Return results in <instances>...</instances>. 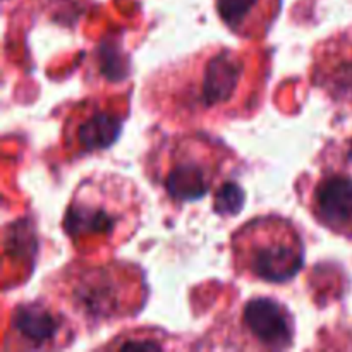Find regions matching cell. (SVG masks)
<instances>
[{"instance_id":"cell-10","label":"cell","mask_w":352,"mask_h":352,"mask_svg":"<svg viewBox=\"0 0 352 352\" xmlns=\"http://www.w3.org/2000/svg\"><path fill=\"white\" fill-rule=\"evenodd\" d=\"M122 119L95 102H85L72 109L65 119L62 136L76 153H89L112 144L119 136Z\"/></svg>"},{"instance_id":"cell-8","label":"cell","mask_w":352,"mask_h":352,"mask_svg":"<svg viewBox=\"0 0 352 352\" xmlns=\"http://www.w3.org/2000/svg\"><path fill=\"white\" fill-rule=\"evenodd\" d=\"M309 78L333 105L352 112V28L315 45Z\"/></svg>"},{"instance_id":"cell-5","label":"cell","mask_w":352,"mask_h":352,"mask_svg":"<svg viewBox=\"0 0 352 352\" xmlns=\"http://www.w3.org/2000/svg\"><path fill=\"white\" fill-rule=\"evenodd\" d=\"M237 275L268 284H285L305 265V241L291 219L270 213L243 223L230 239Z\"/></svg>"},{"instance_id":"cell-2","label":"cell","mask_w":352,"mask_h":352,"mask_svg":"<svg viewBox=\"0 0 352 352\" xmlns=\"http://www.w3.org/2000/svg\"><path fill=\"white\" fill-rule=\"evenodd\" d=\"M48 291L72 320L98 327L140 313L146 302L144 275L133 263H74L65 267Z\"/></svg>"},{"instance_id":"cell-3","label":"cell","mask_w":352,"mask_h":352,"mask_svg":"<svg viewBox=\"0 0 352 352\" xmlns=\"http://www.w3.org/2000/svg\"><path fill=\"white\" fill-rule=\"evenodd\" d=\"M141 196L131 179L116 172H96L82 179L65 210V236L76 250L116 248L140 227Z\"/></svg>"},{"instance_id":"cell-9","label":"cell","mask_w":352,"mask_h":352,"mask_svg":"<svg viewBox=\"0 0 352 352\" xmlns=\"http://www.w3.org/2000/svg\"><path fill=\"white\" fill-rule=\"evenodd\" d=\"M306 208L313 219L337 236L352 239V179L340 172H323L306 189Z\"/></svg>"},{"instance_id":"cell-11","label":"cell","mask_w":352,"mask_h":352,"mask_svg":"<svg viewBox=\"0 0 352 352\" xmlns=\"http://www.w3.org/2000/svg\"><path fill=\"white\" fill-rule=\"evenodd\" d=\"M280 0H217V12L227 28L241 38H261L268 33Z\"/></svg>"},{"instance_id":"cell-4","label":"cell","mask_w":352,"mask_h":352,"mask_svg":"<svg viewBox=\"0 0 352 352\" xmlns=\"http://www.w3.org/2000/svg\"><path fill=\"white\" fill-rule=\"evenodd\" d=\"M153 177L172 201H195L227 184L236 153L206 133H181L168 138L150 160Z\"/></svg>"},{"instance_id":"cell-6","label":"cell","mask_w":352,"mask_h":352,"mask_svg":"<svg viewBox=\"0 0 352 352\" xmlns=\"http://www.w3.org/2000/svg\"><path fill=\"white\" fill-rule=\"evenodd\" d=\"M296 336L294 318L287 306L272 298H256L236 311L230 327L234 349L284 351L292 347Z\"/></svg>"},{"instance_id":"cell-7","label":"cell","mask_w":352,"mask_h":352,"mask_svg":"<svg viewBox=\"0 0 352 352\" xmlns=\"http://www.w3.org/2000/svg\"><path fill=\"white\" fill-rule=\"evenodd\" d=\"M9 339L14 349H62L74 337L72 318L52 299L21 302L12 309Z\"/></svg>"},{"instance_id":"cell-1","label":"cell","mask_w":352,"mask_h":352,"mask_svg":"<svg viewBox=\"0 0 352 352\" xmlns=\"http://www.w3.org/2000/svg\"><path fill=\"white\" fill-rule=\"evenodd\" d=\"M263 88L265 72L253 55L212 45L157 69L143 103L168 126H213L253 116Z\"/></svg>"}]
</instances>
